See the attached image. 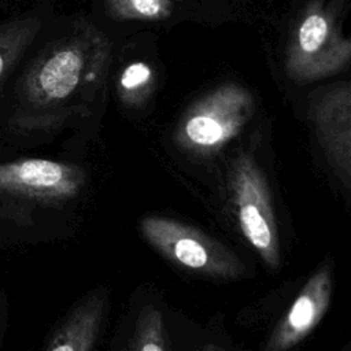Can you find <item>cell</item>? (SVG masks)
I'll return each mask as SVG.
<instances>
[{
    "mask_svg": "<svg viewBox=\"0 0 351 351\" xmlns=\"http://www.w3.org/2000/svg\"><path fill=\"white\" fill-rule=\"evenodd\" d=\"M110 63L111 44L90 25L51 44L15 85L10 129L18 134L51 132L86 115L106 85Z\"/></svg>",
    "mask_w": 351,
    "mask_h": 351,
    "instance_id": "cell-1",
    "label": "cell"
},
{
    "mask_svg": "<svg viewBox=\"0 0 351 351\" xmlns=\"http://www.w3.org/2000/svg\"><path fill=\"white\" fill-rule=\"evenodd\" d=\"M82 167L45 158L0 162V247L36 239L43 218L82 192Z\"/></svg>",
    "mask_w": 351,
    "mask_h": 351,
    "instance_id": "cell-2",
    "label": "cell"
},
{
    "mask_svg": "<svg viewBox=\"0 0 351 351\" xmlns=\"http://www.w3.org/2000/svg\"><path fill=\"white\" fill-rule=\"evenodd\" d=\"M351 41L344 36L337 10L325 0L308 1L292 30L284 59L287 75L310 84L346 70Z\"/></svg>",
    "mask_w": 351,
    "mask_h": 351,
    "instance_id": "cell-3",
    "label": "cell"
},
{
    "mask_svg": "<svg viewBox=\"0 0 351 351\" xmlns=\"http://www.w3.org/2000/svg\"><path fill=\"white\" fill-rule=\"evenodd\" d=\"M254 110L255 100L247 88L222 84L186 108L174 130V143L191 155L213 156L241 133Z\"/></svg>",
    "mask_w": 351,
    "mask_h": 351,
    "instance_id": "cell-4",
    "label": "cell"
},
{
    "mask_svg": "<svg viewBox=\"0 0 351 351\" xmlns=\"http://www.w3.org/2000/svg\"><path fill=\"white\" fill-rule=\"evenodd\" d=\"M229 193L237 225L271 271L281 265L280 234L265 171L250 152H239L229 169Z\"/></svg>",
    "mask_w": 351,
    "mask_h": 351,
    "instance_id": "cell-5",
    "label": "cell"
},
{
    "mask_svg": "<svg viewBox=\"0 0 351 351\" xmlns=\"http://www.w3.org/2000/svg\"><path fill=\"white\" fill-rule=\"evenodd\" d=\"M143 239L178 267L217 280L245 276V265L222 243L180 221L147 215L140 219Z\"/></svg>",
    "mask_w": 351,
    "mask_h": 351,
    "instance_id": "cell-6",
    "label": "cell"
},
{
    "mask_svg": "<svg viewBox=\"0 0 351 351\" xmlns=\"http://www.w3.org/2000/svg\"><path fill=\"white\" fill-rule=\"evenodd\" d=\"M310 119L325 159L343 188L351 189V88L339 82L315 93Z\"/></svg>",
    "mask_w": 351,
    "mask_h": 351,
    "instance_id": "cell-7",
    "label": "cell"
},
{
    "mask_svg": "<svg viewBox=\"0 0 351 351\" xmlns=\"http://www.w3.org/2000/svg\"><path fill=\"white\" fill-rule=\"evenodd\" d=\"M333 293V263L325 259L300 288L298 296L277 322L263 351H289L302 343L326 314Z\"/></svg>",
    "mask_w": 351,
    "mask_h": 351,
    "instance_id": "cell-8",
    "label": "cell"
},
{
    "mask_svg": "<svg viewBox=\"0 0 351 351\" xmlns=\"http://www.w3.org/2000/svg\"><path fill=\"white\" fill-rule=\"evenodd\" d=\"M106 292L85 295L62 319L44 351H93L104 318Z\"/></svg>",
    "mask_w": 351,
    "mask_h": 351,
    "instance_id": "cell-9",
    "label": "cell"
},
{
    "mask_svg": "<svg viewBox=\"0 0 351 351\" xmlns=\"http://www.w3.org/2000/svg\"><path fill=\"white\" fill-rule=\"evenodd\" d=\"M36 16H18L0 23V89L40 30Z\"/></svg>",
    "mask_w": 351,
    "mask_h": 351,
    "instance_id": "cell-10",
    "label": "cell"
},
{
    "mask_svg": "<svg viewBox=\"0 0 351 351\" xmlns=\"http://www.w3.org/2000/svg\"><path fill=\"white\" fill-rule=\"evenodd\" d=\"M154 86V69L141 60L125 66L117 81L118 96L121 101L129 107L143 106L152 95Z\"/></svg>",
    "mask_w": 351,
    "mask_h": 351,
    "instance_id": "cell-11",
    "label": "cell"
},
{
    "mask_svg": "<svg viewBox=\"0 0 351 351\" xmlns=\"http://www.w3.org/2000/svg\"><path fill=\"white\" fill-rule=\"evenodd\" d=\"M125 351H167L163 318L158 308L147 306L140 311Z\"/></svg>",
    "mask_w": 351,
    "mask_h": 351,
    "instance_id": "cell-12",
    "label": "cell"
},
{
    "mask_svg": "<svg viewBox=\"0 0 351 351\" xmlns=\"http://www.w3.org/2000/svg\"><path fill=\"white\" fill-rule=\"evenodd\" d=\"M108 15L125 21H162L170 16L173 0H104Z\"/></svg>",
    "mask_w": 351,
    "mask_h": 351,
    "instance_id": "cell-13",
    "label": "cell"
},
{
    "mask_svg": "<svg viewBox=\"0 0 351 351\" xmlns=\"http://www.w3.org/2000/svg\"><path fill=\"white\" fill-rule=\"evenodd\" d=\"M7 319H8V302L5 292L0 288V350L3 346V340L7 330Z\"/></svg>",
    "mask_w": 351,
    "mask_h": 351,
    "instance_id": "cell-14",
    "label": "cell"
},
{
    "mask_svg": "<svg viewBox=\"0 0 351 351\" xmlns=\"http://www.w3.org/2000/svg\"><path fill=\"white\" fill-rule=\"evenodd\" d=\"M196 351H223V350L219 348V347H217V346H214V344H208V346H204L203 348L196 350Z\"/></svg>",
    "mask_w": 351,
    "mask_h": 351,
    "instance_id": "cell-15",
    "label": "cell"
},
{
    "mask_svg": "<svg viewBox=\"0 0 351 351\" xmlns=\"http://www.w3.org/2000/svg\"><path fill=\"white\" fill-rule=\"evenodd\" d=\"M341 351H350V348H348V347H344Z\"/></svg>",
    "mask_w": 351,
    "mask_h": 351,
    "instance_id": "cell-16",
    "label": "cell"
}]
</instances>
